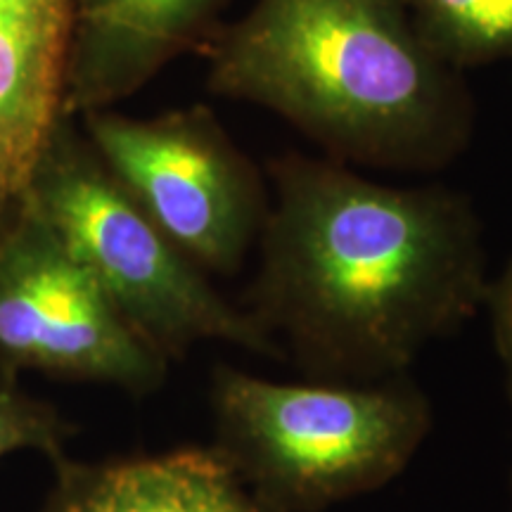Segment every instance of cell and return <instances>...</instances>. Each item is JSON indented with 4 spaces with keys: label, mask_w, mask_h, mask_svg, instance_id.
I'll return each mask as SVG.
<instances>
[{
    "label": "cell",
    "mask_w": 512,
    "mask_h": 512,
    "mask_svg": "<svg viewBox=\"0 0 512 512\" xmlns=\"http://www.w3.org/2000/svg\"><path fill=\"white\" fill-rule=\"evenodd\" d=\"M484 306L489 311L491 337H494V349L503 370L505 396L512 408V256L503 271L489 280Z\"/></svg>",
    "instance_id": "obj_12"
},
{
    "label": "cell",
    "mask_w": 512,
    "mask_h": 512,
    "mask_svg": "<svg viewBox=\"0 0 512 512\" xmlns=\"http://www.w3.org/2000/svg\"><path fill=\"white\" fill-rule=\"evenodd\" d=\"M425 46L446 67L512 60V0H406Z\"/></svg>",
    "instance_id": "obj_10"
},
{
    "label": "cell",
    "mask_w": 512,
    "mask_h": 512,
    "mask_svg": "<svg viewBox=\"0 0 512 512\" xmlns=\"http://www.w3.org/2000/svg\"><path fill=\"white\" fill-rule=\"evenodd\" d=\"M0 363L133 396L157 392L169 368L27 200L0 235Z\"/></svg>",
    "instance_id": "obj_6"
},
{
    "label": "cell",
    "mask_w": 512,
    "mask_h": 512,
    "mask_svg": "<svg viewBox=\"0 0 512 512\" xmlns=\"http://www.w3.org/2000/svg\"><path fill=\"white\" fill-rule=\"evenodd\" d=\"M55 484L41 512H261L214 446L79 463L53 460Z\"/></svg>",
    "instance_id": "obj_9"
},
{
    "label": "cell",
    "mask_w": 512,
    "mask_h": 512,
    "mask_svg": "<svg viewBox=\"0 0 512 512\" xmlns=\"http://www.w3.org/2000/svg\"><path fill=\"white\" fill-rule=\"evenodd\" d=\"M271 183L242 309L313 380L406 375L484 306V228L463 192L297 152L275 159Z\"/></svg>",
    "instance_id": "obj_1"
},
{
    "label": "cell",
    "mask_w": 512,
    "mask_h": 512,
    "mask_svg": "<svg viewBox=\"0 0 512 512\" xmlns=\"http://www.w3.org/2000/svg\"><path fill=\"white\" fill-rule=\"evenodd\" d=\"M230 0H72L64 114L110 110L178 57L200 53Z\"/></svg>",
    "instance_id": "obj_7"
},
{
    "label": "cell",
    "mask_w": 512,
    "mask_h": 512,
    "mask_svg": "<svg viewBox=\"0 0 512 512\" xmlns=\"http://www.w3.org/2000/svg\"><path fill=\"white\" fill-rule=\"evenodd\" d=\"M72 432L74 427L50 403L0 382V460L19 451H38L55 460Z\"/></svg>",
    "instance_id": "obj_11"
},
{
    "label": "cell",
    "mask_w": 512,
    "mask_h": 512,
    "mask_svg": "<svg viewBox=\"0 0 512 512\" xmlns=\"http://www.w3.org/2000/svg\"><path fill=\"white\" fill-rule=\"evenodd\" d=\"M214 446L261 512H320L406 470L432 430L408 375L380 382H273L219 366Z\"/></svg>",
    "instance_id": "obj_3"
},
{
    "label": "cell",
    "mask_w": 512,
    "mask_h": 512,
    "mask_svg": "<svg viewBox=\"0 0 512 512\" xmlns=\"http://www.w3.org/2000/svg\"><path fill=\"white\" fill-rule=\"evenodd\" d=\"M207 88L285 119L349 166L437 171L470 145L463 74L406 0H254L204 43Z\"/></svg>",
    "instance_id": "obj_2"
},
{
    "label": "cell",
    "mask_w": 512,
    "mask_h": 512,
    "mask_svg": "<svg viewBox=\"0 0 512 512\" xmlns=\"http://www.w3.org/2000/svg\"><path fill=\"white\" fill-rule=\"evenodd\" d=\"M76 121L107 171L192 264L207 275L240 271L271 195L211 107L195 102L145 119L110 107Z\"/></svg>",
    "instance_id": "obj_5"
},
{
    "label": "cell",
    "mask_w": 512,
    "mask_h": 512,
    "mask_svg": "<svg viewBox=\"0 0 512 512\" xmlns=\"http://www.w3.org/2000/svg\"><path fill=\"white\" fill-rule=\"evenodd\" d=\"M27 202L166 361L200 342L283 358L259 323L228 302L121 188L76 117L62 114L48 136Z\"/></svg>",
    "instance_id": "obj_4"
},
{
    "label": "cell",
    "mask_w": 512,
    "mask_h": 512,
    "mask_svg": "<svg viewBox=\"0 0 512 512\" xmlns=\"http://www.w3.org/2000/svg\"><path fill=\"white\" fill-rule=\"evenodd\" d=\"M72 0H0V235L64 114Z\"/></svg>",
    "instance_id": "obj_8"
}]
</instances>
